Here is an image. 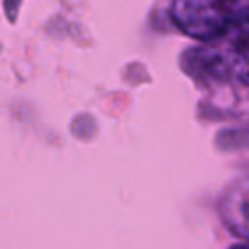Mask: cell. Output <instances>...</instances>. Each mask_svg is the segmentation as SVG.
<instances>
[{"label":"cell","instance_id":"1","mask_svg":"<svg viewBox=\"0 0 249 249\" xmlns=\"http://www.w3.org/2000/svg\"><path fill=\"white\" fill-rule=\"evenodd\" d=\"M171 16L187 35L216 41L249 23V0H173Z\"/></svg>","mask_w":249,"mask_h":249},{"label":"cell","instance_id":"2","mask_svg":"<svg viewBox=\"0 0 249 249\" xmlns=\"http://www.w3.org/2000/svg\"><path fill=\"white\" fill-rule=\"evenodd\" d=\"M200 66L214 78L249 86V23L237 27L200 53Z\"/></svg>","mask_w":249,"mask_h":249},{"label":"cell","instance_id":"3","mask_svg":"<svg viewBox=\"0 0 249 249\" xmlns=\"http://www.w3.org/2000/svg\"><path fill=\"white\" fill-rule=\"evenodd\" d=\"M226 226L243 239H249V181L231 187L220 206Z\"/></svg>","mask_w":249,"mask_h":249},{"label":"cell","instance_id":"4","mask_svg":"<svg viewBox=\"0 0 249 249\" xmlns=\"http://www.w3.org/2000/svg\"><path fill=\"white\" fill-rule=\"evenodd\" d=\"M231 249H249V245H235V247H231Z\"/></svg>","mask_w":249,"mask_h":249}]
</instances>
